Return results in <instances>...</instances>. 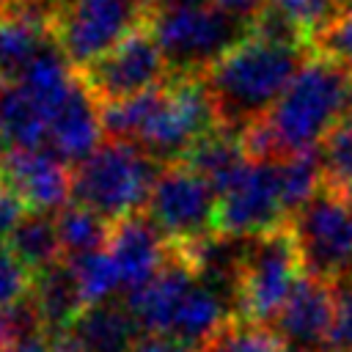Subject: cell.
Here are the masks:
<instances>
[{"instance_id": "cell-1", "label": "cell", "mask_w": 352, "mask_h": 352, "mask_svg": "<svg viewBox=\"0 0 352 352\" xmlns=\"http://www.w3.org/2000/svg\"><path fill=\"white\" fill-rule=\"evenodd\" d=\"M346 116H352V69L314 52L278 104L242 138L253 160H283L316 151Z\"/></svg>"}, {"instance_id": "cell-2", "label": "cell", "mask_w": 352, "mask_h": 352, "mask_svg": "<svg viewBox=\"0 0 352 352\" xmlns=\"http://www.w3.org/2000/svg\"><path fill=\"white\" fill-rule=\"evenodd\" d=\"M217 126V113L201 77H170L154 91L102 104L104 135L140 146L157 165L182 162Z\"/></svg>"}, {"instance_id": "cell-3", "label": "cell", "mask_w": 352, "mask_h": 352, "mask_svg": "<svg viewBox=\"0 0 352 352\" xmlns=\"http://www.w3.org/2000/svg\"><path fill=\"white\" fill-rule=\"evenodd\" d=\"M308 58V47L272 41L250 30L245 41L201 77L212 96L217 124L228 132L245 135L278 104Z\"/></svg>"}, {"instance_id": "cell-4", "label": "cell", "mask_w": 352, "mask_h": 352, "mask_svg": "<svg viewBox=\"0 0 352 352\" xmlns=\"http://www.w3.org/2000/svg\"><path fill=\"white\" fill-rule=\"evenodd\" d=\"M146 25L168 60L170 77H204L253 30L214 3L151 6Z\"/></svg>"}, {"instance_id": "cell-5", "label": "cell", "mask_w": 352, "mask_h": 352, "mask_svg": "<svg viewBox=\"0 0 352 352\" xmlns=\"http://www.w3.org/2000/svg\"><path fill=\"white\" fill-rule=\"evenodd\" d=\"M162 165L140 146L107 138L94 154L74 165L72 201L96 212L107 223L140 214Z\"/></svg>"}, {"instance_id": "cell-6", "label": "cell", "mask_w": 352, "mask_h": 352, "mask_svg": "<svg viewBox=\"0 0 352 352\" xmlns=\"http://www.w3.org/2000/svg\"><path fill=\"white\" fill-rule=\"evenodd\" d=\"M302 275L344 286L352 280V198L324 184L286 223Z\"/></svg>"}, {"instance_id": "cell-7", "label": "cell", "mask_w": 352, "mask_h": 352, "mask_svg": "<svg viewBox=\"0 0 352 352\" xmlns=\"http://www.w3.org/2000/svg\"><path fill=\"white\" fill-rule=\"evenodd\" d=\"M146 0H60L52 36L74 69L99 60L148 19Z\"/></svg>"}, {"instance_id": "cell-8", "label": "cell", "mask_w": 352, "mask_h": 352, "mask_svg": "<svg viewBox=\"0 0 352 352\" xmlns=\"http://www.w3.org/2000/svg\"><path fill=\"white\" fill-rule=\"evenodd\" d=\"M143 214L173 245L187 248L217 234V192L190 165H162Z\"/></svg>"}, {"instance_id": "cell-9", "label": "cell", "mask_w": 352, "mask_h": 352, "mask_svg": "<svg viewBox=\"0 0 352 352\" xmlns=\"http://www.w3.org/2000/svg\"><path fill=\"white\" fill-rule=\"evenodd\" d=\"M300 278L302 264L286 226L250 236L239 283V319L270 327Z\"/></svg>"}, {"instance_id": "cell-10", "label": "cell", "mask_w": 352, "mask_h": 352, "mask_svg": "<svg viewBox=\"0 0 352 352\" xmlns=\"http://www.w3.org/2000/svg\"><path fill=\"white\" fill-rule=\"evenodd\" d=\"M77 72L99 104L140 96L170 80L168 60L148 25H140L99 60Z\"/></svg>"}, {"instance_id": "cell-11", "label": "cell", "mask_w": 352, "mask_h": 352, "mask_svg": "<svg viewBox=\"0 0 352 352\" xmlns=\"http://www.w3.org/2000/svg\"><path fill=\"white\" fill-rule=\"evenodd\" d=\"M289 223L278 160H250L217 195V228L231 236H261Z\"/></svg>"}, {"instance_id": "cell-12", "label": "cell", "mask_w": 352, "mask_h": 352, "mask_svg": "<svg viewBox=\"0 0 352 352\" xmlns=\"http://www.w3.org/2000/svg\"><path fill=\"white\" fill-rule=\"evenodd\" d=\"M338 311V289L333 283L302 275L272 319L270 330L289 352H330Z\"/></svg>"}, {"instance_id": "cell-13", "label": "cell", "mask_w": 352, "mask_h": 352, "mask_svg": "<svg viewBox=\"0 0 352 352\" xmlns=\"http://www.w3.org/2000/svg\"><path fill=\"white\" fill-rule=\"evenodd\" d=\"M72 173L74 168L47 146L8 148L0 162V182L22 198L28 212L58 214L72 204Z\"/></svg>"}, {"instance_id": "cell-14", "label": "cell", "mask_w": 352, "mask_h": 352, "mask_svg": "<svg viewBox=\"0 0 352 352\" xmlns=\"http://www.w3.org/2000/svg\"><path fill=\"white\" fill-rule=\"evenodd\" d=\"M102 135V104L77 72L72 85L47 113V148H52L69 165H77L99 148Z\"/></svg>"}, {"instance_id": "cell-15", "label": "cell", "mask_w": 352, "mask_h": 352, "mask_svg": "<svg viewBox=\"0 0 352 352\" xmlns=\"http://www.w3.org/2000/svg\"><path fill=\"white\" fill-rule=\"evenodd\" d=\"M107 250L121 275V289L126 294L146 286L170 258V242L157 231V226L140 212L113 223Z\"/></svg>"}, {"instance_id": "cell-16", "label": "cell", "mask_w": 352, "mask_h": 352, "mask_svg": "<svg viewBox=\"0 0 352 352\" xmlns=\"http://www.w3.org/2000/svg\"><path fill=\"white\" fill-rule=\"evenodd\" d=\"M52 38V25L44 14L11 3L0 14V82H14Z\"/></svg>"}, {"instance_id": "cell-17", "label": "cell", "mask_w": 352, "mask_h": 352, "mask_svg": "<svg viewBox=\"0 0 352 352\" xmlns=\"http://www.w3.org/2000/svg\"><path fill=\"white\" fill-rule=\"evenodd\" d=\"M66 333L82 352H132V346L143 338L129 305L116 300L88 305Z\"/></svg>"}, {"instance_id": "cell-18", "label": "cell", "mask_w": 352, "mask_h": 352, "mask_svg": "<svg viewBox=\"0 0 352 352\" xmlns=\"http://www.w3.org/2000/svg\"><path fill=\"white\" fill-rule=\"evenodd\" d=\"M30 302H33L44 330L52 336L66 333L74 324V319L88 308L66 258L33 275Z\"/></svg>"}, {"instance_id": "cell-19", "label": "cell", "mask_w": 352, "mask_h": 352, "mask_svg": "<svg viewBox=\"0 0 352 352\" xmlns=\"http://www.w3.org/2000/svg\"><path fill=\"white\" fill-rule=\"evenodd\" d=\"M250 151L245 146V138L236 132H228L223 126L212 129L209 135H204L182 160L184 165H190L198 176H204L214 192L220 195L250 162Z\"/></svg>"}, {"instance_id": "cell-20", "label": "cell", "mask_w": 352, "mask_h": 352, "mask_svg": "<svg viewBox=\"0 0 352 352\" xmlns=\"http://www.w3.org/2000/svg\"><path fill=\"white\" fill-rule=\"evenodd\" d=\"M0 132L11 148L47 146V110L19 82H0Z\"/></svg>"}, {"instance_id": "cell-21", "label": "cell", "mask_w": 352, "mask_h": 352, "mask_svg": "<svg viewBox=\"0 0 352 352\" xmlns=\"http://www.w3.org/2000/svg\"><path fill=\"white\" fill-rule=\"evenodd\" d=\"M8 245L33 275L66 258L60 248L55 214H47V212H28L22 223L14 228V234L8 236Z\"/></svg>"}, {"instance_id": "cell-22", "label": "cell", "mask_w": 352, "mask_h": 352, "mask_svg": "<svg viewBox=\"0 0 352 352\" xmlns=\"http://www.w3.org/2000/svg\"><path fill=\"white\" fill-rule=\"evenodd\" d=\"M55 226H58V236H60V248H63L66 258L107 248L110 228H113V223H107L104 217H99L96 212H91L74 201L66 204L55 214Z\"/></svg>"}, {"instance_id": "cell-23", "label": "cell", "mask_w": 352, "mask_h": 352, "mask_svg": "<svg viewBox=\"0 0 352 352\" xmlns=\"http://www.w3.org/2000/svg\"><path fill=\"white\" fill-rule=\"evenodd\" d=\"M66 261H69V267L77 278V286H80V294H82L85 305L107 302L121 289V275H118L116 261H113L107 248L85 253V256L66 258Z\"/></svg>"}, {"instance_id": "cell-24", "label": "cell", "mask_w": 352, "mask_h": 352, "mask_svg": "<svg viewBox=\"0 0 352 352\" xmlns=\"http://www.w3.org/2000/svg\"><path fill=\"white\" fill-rule=\"evenodd\" d=\"M324 184L352 198V116L330 129V135L319 146Z\"/></svg>"}, {"instance_id": "cell-25", "label": "cell", "mask_w": 352, "mask_h": 352, "mask_svg": "<svg viewBox=\"0 0 352 352\" xmlns=\"http://www.w3.org/2000/svg\"><path fill=\"white\" fill-rule=\"evenodd\" d=\"M204 352H289V349L270 327L236 319L226 324Z\"/></svg>"}, {"instance_id": "cell-26", "label": "cell", "mask_w": 352, "mask_h": 352, "mask_svg": "<svg viewBox=\"0 0 352 352\" xmlns=\"http://www.w3.org/2000/svg\"><path fill=\"white\" fill-rule=\"evenodd\" d=\"M30 289H33V272L11 250L8 242H0V311L28 300Z\"/></svg>"}, {"instance_id": "cell-27", "label": "cell", "mask_w": 352, "mask_h": 352, "mask_svg": "<svg viewBox=\"0 0 352 352\" xmlns=\"http://www.w3.org/2000/svg\"><path fill=\"white\" fill-rule=\"evenodd\" d=\"M314 47L316 52L341 60L344 66L352 69V6H344V11L316 36Z\"/></svg>"}, {"instance_id": "cell-28", "label": "cell", "mask_w": 352, "mask_h": 352, "mask_svg": "<svg viewBox=\"0 0 352 352\" xmlns=\"http://www.w3.org/2000/svg\"><path fill=\"white\" fill-rule=\"evenodd\" d=\"M25 214H28V206L22 204V198L8 184L0 182V242H8V236L22 223Z\"/></svg>"}, {"instance_id": "cell-29", "label": "cell", "mask_w": 352, "mask_h": 352, "mask_svg": "<svg viewBox=\"0 0 352 352\" xmlns=\"http://www.w3.org/2000/svg\"><path fill=\"white\" fill-rule=\"evenodd\" d=\"M217 8H223L226 14H231V16H236V19H242V22H248V25H253L256 22V16L270 6V0H212Z\"/></svg>"}, {"instance_id": "cell-30", "label": "cell", "mask_w": 352, "mask_h": 352, "mask_svg": "<svg viewBox=\"0 0 352 352\" xmlns=\"http://www.w3.org/2000/svg\"><path fill=\"white\" fill-rule=\"evenodd\" d=\"M52 333L41 330V333H33V336H25L14 344H8L6 352H55V341L50 338Z\"/></svg>"}, {"instance_id": "cell-31", "label": "cell", "mask_w": 352, "mask_h": 352, "mask_svg": "<svg viewBox=\"0 0 352 352\" xmlns=\"http://www.w3.org/2000/svg\"><path fill=\"white\" fill-rule=\"evenodd\" d=\"M132 352H195V349H187L176 341H168V338H160V336H143Z\"/></svg>"}, {"instance_id": "cell-32", "label": "cell", "mask_w": 352, "mask_h": 352, "mask_svg": "<svg viewBox=\"0 0 352 352\" xmlns=\"http://www.w3.org/2000/svg\"><path fill=\"white\" fill-rule=\"evenodd\" d=\"M182 3H209V0H148V6H182Z\"/></svg>"}, {"instance_id": "cell-33", "label": "cell", "mask_w": 352, "mask_h": 352, "mask_svg": "<svg viewBox=\"0 0 352 352\" xmlns=\"http://www.w3.org/2000/svg\"><path fill=\"white\" fill-rule=\"evenodd\" d=\"M3 157H6V138H3V132H0V162H3Z\"/></svg>"}, {"instance_id": "cell-34", "label": "cell", "mask_w": 352, "mask_h": 352, "mask_svg": "<svg viewBox=\"0 0 352 352\" xmlns=\"http://www.w3.org/2000/svg\"><path fill=\"white\" fill-rule=\"evenodd\" d=\"M11 3H14V0H0V14H3V11H6Z\"/></svg>"}, {"instance_id": "cell-35", "label": "cell", "mask_w": 352, "mask_h": 352, "mask_svg": "<svg viewBox=\"0 0 352 352\" xmlns=\"http://www.w3.org/2000/svg\"><path fill=\"white\" fill-rule=\"evenodd\" d=\"M341 3H344V6H352V0H341Z\"/></svg>"}, {"instance_id": "cell-36", "label": "cell", "mask_w": 352, "mask_h": 352, "mask_svg": "<svg viewBox=\"0 0 352 352\" xmlns=\"http://www.w3.org/2000/svg\"><path fill=\"white\" fill-rule=\"evenodd\" d=\"M146 3H148V0H146Z\"/></svg>"}]
</instances>
